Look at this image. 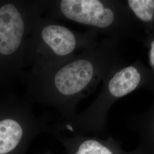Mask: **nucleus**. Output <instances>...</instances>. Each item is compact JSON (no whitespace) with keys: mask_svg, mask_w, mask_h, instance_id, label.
Masks as SVG:
<instances>
[{"mask_svg":"<svg viewBox=\"0 0 154 154\" xmlns=\"http://www.w3.org/2000/svg\"><path fill=\"white\" fill-rule=\"evenodd\" d=\"M44 6L46 16L85 26L106 38L142 42L144 38L141 24L125 1L44 0Z\"/></svg>","mask_w":154,"mask_h":154,"instance_id":"obj_2","label":"nucleus"},{"mask_svg":"<svg viewBox=\"0 0 154 154\" xmlns=\"http://www.w3.org/2000/svg\"><path fill=\"white\" fill-rule=\"evenodd\" d=\"M119 41L106 38L69 60L53 66L31 69L24 75L26 98L55 109L67 121L77 115V106L97 88L107 74L124 63Z\"/></svg>","mask_w":154,"mask_h":154,"instance_id":"obj_1","label":"nucleus"},{"mask_svg":"<svg viewBox=\"0 0 154 154\" xmlns=\"http://www.w3.org/2000/svg\"><path fill=\"white\" fill-rule=\"evenodd\" d=\"M127 125L138 135L134 154H154V102L148 110L131 118Z\"/></svg>","mask_w":154,"mask_h":154,"instance_id":"obj_8","label":"nucleus"},{"mask_svg":"<svg viewBox=\"0 0 154 154\" xmlns=\"http://www.w3.org/2000/svg\"><path fill=\"white\" fill-rule=\"evenodd\" d=\"M50 134L60 142L66 154H134L132 151H125L121 144L112 138L103 139L81 134L66 136L56 131Z\"/></svg>","mask_w":154,"mask_h":154,"instance_id":"obj_7","label":"nucleus"},{"mask_svg":"<svg viewBox=\"0 0 154 154\" xmlns=\"http://www.w3.org/2000/svg\"><path fill=\"white\" fill-rule=\"evenodd\" d=\"M98 41L91 31L79 32L49 17H41L34 24L26 49V66L40 69L69 60Z\"/></svg>","mask_w":154,"mask_h":154,"instance_id":"obj_4","label":"nucleus"},{"mask_svg":"<svg viewBox=\"0 0 154 154\" xmlns=\"http://www.w3.org/2000/svg\"><path fill=\"white\" fill-rule=\"evenodd\" d=\"M127 5L143 29L144 35L154 33V0H126Z\"/></svg>","mask_w":154,"mask_h":154,"instance_id":"obj_9","label":"nucleus"},{"mask_svg":"<svg viewBox=\"0 0 154 154\" xmlns=\"http://www.w3.org/2000/svg\"><path fill=\"white\" fill-rule=\"evenodd\" d=\"M52 154V153H51V152H45V153H43V154Z\"/></svg>","mask_w":154,"mask_h":154,"instance_id":"obj_11","label":"nucleus"},{"mask_svg":"<svg viewBox=\"0 0 154 154\" xmlns=\"http://www.w3.org/2000/svg\"><path fill=\"white\" fill-rule=\"evenodd\" d=\"M143 42L149 48V64L154 75V33L145 34Z\"/></svg>","mask_w":154,"mask_h":154,"instance_id":"obj_10","label":"nucleus"},{"mask_svg":"<svg viewBox=\"0 0 154 154\" xmlns=\"http://www.w3.org/2000/svg\"><path fill=\"white\" fill-rule=\"evenodd\" d=\"M44 14V0L20 1L0 6V55L10 58L17 72L26 66L28 38Z\"/></svg>","mask_w":154,"mask_h":154,"instance_id":"obj_5","label":"nucleus"},{"mask_svg":"<svg viewBox=\"0 0 154 154\" xmlns=\"http://www.w3.org/2000/svg\"><path fill=\"white\" fill-rule=\"evenodd\" d=\"M102 81V88L93 103L72 119L53 127L54 131L96 137L103 134L109 112L116 101L138 89L154 88L153 73L139 61L116 66Z\"/></svg>","mask_w":154,"mask_h":154,"instance_id":"obj_3","label":"nucleus"},{"mask_svg":"<svg viewBox=\"0 0 154 154\" xmlns=\"http://www.w3.org/2000/svg\"><path fill=\"white\" fill-rule=\"evenodd\" d=\"M32 104L25 98L14 115L0 119V154H26L33 139L50 126L35 116Z\"/></svg>","mask_w":154,"mask_h":154,"instance_id":"obj_6","label":"nucleus"}]
</instances>
